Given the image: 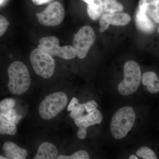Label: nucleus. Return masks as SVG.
Listing matches in <instances>:
<instances>
[{
  "label": "nucleus",
  "instance_id": "obj_16",
  "mask_svg": "<svg viewBox=\"0 0 159 159\" xmlns=\"http://www.w3.org/2000/svg\"><path fill=\"white\" fill-rule=\"evenodd\" d=\"M16 132L17 128L15 123L6 120L0 114V134L14 135Z\"/></svg>",
  "mask_w": 159,
  "mask_h": 159
},
{
  "label": "nucleus",
  "instance_id": "obj_12",
  "mask_svg": "<svg viewBox=\"0 0 159 159\" xmlns=\"http://www.w3.org/2000/svg\"><path fill=\"white\" fill-rule=\"evenodd\" d=\"M136 24L139 30L147 34L153 32L155 29L154 22L145 12L139 9L135 16Z\"/></svg>",
  "mask_w": 159,
  "mask_h": 159
},
{
  "label": "nucleus",
  "instance_id": "obj_31",
  "mask_svg": "<svg viewBox=\"0 0 159 159\" xmlns=\"http://www.w3.org/2000/svg\"><path fill=\"white\" fill-rule=\"evenodd\" d=\"M0 159H8L6 157L2 156H0Z\"/></svg>",
  "mask_w": 159,
  "mask_h": 159
},
{
  "label": "nucleus",
  "instance_id": "obj_11",
  "mask_svg": "<svg viewBox=\"0 0 159 159\" xmlns=\"http://www.w3.org/2000/svg\"><path fill=\"white\" fill-rule=\"evenodd\" d=\"M139 9L159 24V0H140Z\"/></svg>",
  "mask_w": 159,
  "mask_h": 159
},
{
  "label": "nucleus",
  "instance_id": "obj_25",
  "mask_svg": "<svg viewBox=\"0 0 159 159\" xmlns=\"http://www.w3.org/2000/svg\"><path fill=\"white\" fill-rule=\"evenodd\" d=\"M85 109L87 112L90 113L91 112L96 110L98 107V104L94 100H90L84 103Z\"/></svg>",
  "mask_w": 159,
  "mask_h": 159
},
{
  "label": "nucleus",
  "instance_id": "obj_24",
  "mask_svg": "<svg viewBox=\"0 0 159 159\" xmlns=\"http://www.w3.org/2000/svg\"><path fill=\"white\" fill-rule=\"evenodd\" d=\"M9 25V22L6 18L0 15V37L2 36L6 33Z\"/></svg>",
  "mask_w": 159,
  "mask_h": 159
},
{
  "label": "nucleus",
  "instance_id": "obj_27",
  "mask_svg": "<svg viewBox=\"0 0 159 159\" xmlns=\"http://www.w3.org/2000/svg\"><path fill=\"white\" fill-rule=\"evenodd\" d=\"M79 104L78 99L76 97H73L68 106L67 111H71L74 108H75V107H77Z\"/></svg>",
  "mask_w": 159,
  "mask_h": 159
},
{
  "label": "nucleus",
  "instance_id": "obj_9",
  "mask_svg": "<svg viewBox=\"0 0 159 159\" xmlns=\"http://www.w3.org/2000/svg\"><path fill=\"white\" fill-rule=\"evenodd\" d=\"M131 18L128 14L124 13H107L102 15L99 20V31L103 32L107 30L110 25L125 26L128 25Z\"/></svg>",
  "mask_w": 159,
  "mask_h": 159
},
{
  "label": "nucleus",
  "instance_id": "obj_26",
  "mask_svg": "<svg viewBox=\"0 0 159 159\" xmlns=\"http://www.w3.org/2000/svg\"><path fill=\"white\" fill-rule=\"evenodd\" d=\"M158 81H155L146 86L147 90L152 94H156L159 92V84Z\"/></svg>",
  "mask_w": 159,
  "mask_h": 159
},
{
  "label": "nucleus",
  "instance_id": "obj_14",
  "mask_svg": "<svg viewBox=\"0 0 159 159\" xmlns=\"http://www.w3.org/2000/svg\"><path fill=\"white\" fill-rule=\"evenodd\" d=\"M3 149L8 159H25L28 155L26 149L20 148L15 143L7 142L4 143Z\"/></svg>",
  "mask_w": 159,
  "mask_h": 159
},
{
  "label": "nucleus",
  "instance_id": "obj_15",
  "mask_svg": "<svg viewBox=\"0 0 159 159\" xmlns=\"http://www.w3.org/2000/svg\"><path fill=\"white\" fill-rule=\"evenodd\" d=\"M87 4V12L91 19L96 20L101 16L103 10L102 0H82Z\"/></svg>",
  "mask_w": 159,
  "mask_h": 159
},
{
  "label": "nucleus",
  "instance_id": "obj_20",
  "mask_svg": "<svg viewBox=\"0 0 159 159\" xmlns=\"http://www.w3.org/2000/svg\"><path fill=\"white\" fill-rule=\"evenodd\" d=\"M16 104L15 100L12 98H6L0 102V113L6 112L14 108Z\"/></svg>",
  "mask_w": 159,
  "mask_h": 159
},
{
  "label": "nucleus",
  "instance_id": "obj_13",
  "mask_svg": "<svg viewBox=\"0 0 159 159\" xmlns=\"http://www.w3.org/2000/svg\"><path fill=\"white\" fill-rule=\"evenodd\" d=\"M58 149L54 144L48 142H43L39 145L34 159H55L58 157Z\"/></svg>",
  "mask_w": 159,
  "mask_h": 159
},
{
  "label": "nucleus",
  "instance_id": "obj_6",
  "mask_svg": "<svg viewBox=\"0 0 159 159\" xmlns=\"http://www.w3.org/2000/svg\"><path fill=\"white\" fill-rule=\"evenodd\" d=\"M59 39L54 36H47L39 39L38 48L44 51L52 57L57 56L65 60L74 59L76 52L71 46L60 47Z\"/></svg>",
  "mask_w": 159,
  "mask_h": 159
},
{
  "label": "nucleus",
  "instance_id": "obj_23",
  "mask_svg": "<svg viewBox=\"0 0 159 159\" xmlns=\"http://www.w3.org/2000/svg\"><path fill=\"white\" fill-rule=\"evenodd\" d=\"M85 110L84 103L83 104L79 103L78 106L75 107V108L71 111L70 114V116L72 119L75 120V119H77L83 116Z\"/></svg>",
  "mask_w": 159,
  "mask_h": 159
},
{
  "label": "nucleus",
  "instance_id": "obj_1",
  "mask_svg": "<svg viewBox=\"0 0 159 159\" xmlns=\"http://www.w3.org/2000/svg\"><path fill=\"white\" fill-rule=\"evenodd\" d=\"M9 81L8 89L14 95L25 93L31 84V78L25 65L20 61L11 64L8 70Z\"/></svg>",
  "mask_w": 159,
  "mask_h": 159
},
{
  "label": "nucleus",
  "instance_id": "obj_32",
  "mask_svg": "<svg viewBox=\"0 0 159 159\" xmlns=\"http://www.w3.org/2000/svg\"><path fill=\"white\" fill-rule=\"evenodd\" d=\"M3 2V0H0V4L2 3V2Z\"/></svg>",
  "mask_w": 159,
  "mask_h": 159
},
{
  "label": "nucleus",
  "instance_id": "obj_19",
  "mask_svg": "<svg viewBox=\"0 0 159 159\" xmlns=\"http://www.w3.org/2000/svg\"><path fill=\"white\" fill-rule=\"evenodd\" d=\"M90 156L87 152L81 150L76 152L70 156L61 155L57 159H89Z\"/></svg>",
  "mask_w": 159,
  "mask_h": 159
},
{
  "label": "nucleus",
  "instance_id": "obj_5",
  "mask_svg": "<svg viewBox=\"0 0 159 159\" xmlns=\"http://www.w3.org/2000/svg\"><path fill=\"white\" fill-rule=\"evenodd\" d=\"M30 59L32 68L38 75L45 79H49L53 76L55 67L53 57L37 48L31 51Z\"/></svg>",
  "mask_w": 159,
  "mask_h": 159
},
{
  "label": "nucleus",
  "instance_id": "obj_21",
  "mask_svg": "<svg viewBox=\"0 0 159 159\" xmlns=\"http://www.w3.org/2000/svg\"><path fill=\"white\" fill-rule=\"evenodd\" d=\"M0 114L6 120L15 124L17 123L21 119L20 116L18 115L16 110L14 108L6 112L0 113Z\"/></svg>",
  "mask_w": 159,
  "mask_h": 159
},
{
  "label": "nucleus",
  "instance_id": "obj_34",
  "mask_svg": "<svg viewBox=\"0 0 159 159\" xmlns=\"http://www.w3.org/2000/svg\"><path fill=\"white\" fill-rule=\"evenodd\" d=\"M112 1H117V0H112Z\"/></svg>",
  "mask_w": 159,
  "mask_h": 159
},
{
  "label": "nucleus",
  "instance_id": "obj_22",
  "mask_svg": "<svg viewBox=\"0 0 159 159\" xmlns=\"http://www.w3.org/2000/svg\"><path fill=\"white\" fill-rule=\"evenodd\" d=\"M159 80L157 74L153 72H145L142 77V84L145 86L155 81H159Z\"/></svg>",
  "mask_w": 159,
  "mask_h": 159
},
{
  "label": "nucleus",
  "instance_id": "obj_4",
  "mask_svg": "<svg viewBox=\"0 0 159 159\" xmlns=\"http://www.w3.org/2000/svg\"><path fill=\"white\" fill-rule=\"evenodd\" d=\"M124 79L118 85L119 93L128 96L138 90L141 79L142 73L140 66L135 61H129L124 65Z\"/></svg>",
  "mask_w": 159,
  "mask_h": 159
},
{
  "label": "nucleus",
  "instance_id": "obj_33",
  "mask_svg": "<svg viewBox=\"0 0 159 159\" xmlns=\"http://www.w3.org/2000/svg\"><path fill=\"white\" fill-rule=\"evenodd\" d=\"M158 31L159 33V27L158 28Z\"/></svg>",
  "mask_w": 159,
  "mask_h": 159
},
{
  "label": "nucleus",
  "instance_id": "obj_10",
  "mask_svg": "<svg viewBox=\"0 0 159 159\" xmlns=\"http://www.w3.org/2000/svg\"><path fill=\"white\" fill-rule=\"evenodd\" d=\"M102 119V113L97 109L74 120L75 125L79 128L88 129L89 126L100 124Z\"/></svg>",
  "mask_w": 159,
  "mask_h": 159
},
{
  "label": "nucleus",
  "instance_id": "obj_29",
  "mask_svg": "<svg viewBox=\"0 0 159 159\" xmlns=\"http://www.w3.org/2000/svg\"><path fill=\"white\" fill-rule=\"evenodd\" d=\"M53 0H31L33 3L37 6L43 5L51 2Z\"/></svg>",
  "mask_w": 159,
  "mask_h": 159
},
{
  "label": "nucleus",
  "instance_id": "obj_28",
  "mask_svg": "<svg viewBox=\"0 0 159 159\" xmlns=\"http://www.w3.org/2000/svg\"><path fill=\"white\" fill-rule=\"evenodd\" d=\"M87 129L79 128L77 132V136L80 140H84L86 137L87 134Z\"/></svg>",
  "mask_w": 159,
  "mask_h": 159
},
{
  "label": "nucleus",
  "instance_id": "obj_3",
  "mask_svg": "<svg viewBox=\"0 0 159 159\" xmlns=\"http://www.w3.org/2000/svg\"><path fill=\"white\" fill-rule=\"evenodd\" d=\"M68 97L65 93L57 92L47 96L41 102L39 107L40 117L45 120L54 119L66 107Z\"/></svg>",
  "mask_w": 159,
  "mask_h": 159
},
{
  "label": "nucleus",
  "instance_id": "obj_8",
  "mask_svg": "<svg viewBox=\"0 0 159 159\" xmlns=\"http://www.w3.org/2000/svg\"><path fill=\"white\" fill-rule=\"evenodd\" d=\"M39 22L45 26L52 27L60 25L64 18L65 11L59 2H54L44 11L36 13Z\"/></svg>",
  "mask_w": 159,
  "mask_h": 159
},
{
  "label": "nucleus",
  "instance_id": "obj_35",
  "mask_svg": "<svg viewBox=\"0 0 159 159\" xmlns=\"http://www.w3.org/2000/svg\"><path fill=\"white\" fill-rule=\"evenodd\" d=\"M158 83H159V81H158Z\"/></svg>",
  "mask_w": 159,
  "mask_h": 159
},
{
  "label": "nucleus",
  "instance_id": "obj_17",
  "mask_svg": "<svg viewBox=\"0 0 159 159\" xmlns=\"http://www.w3.org/2000/svg\"><path fill=\"white\" fill-rule=\"evenodd\" d=\"M103 10L107 13H114L122 11L123 6L117 1L103 0Z\"/></svg>",
  "mask_w": 159,
  "mask_h": 159
},
{
  "label": "nucleus",
  "instance_id": "obj_18",
  "mask_svg": "<svg viewBox=\"0 0 159 159\" xmlns=\"http://www.w3.org/2000/svg\"><path fill=\"white\" fill-rule=\"evenodd\" d=\"M136 154L138 157L144 159H157L156 154L153 150L147 146H143L137 151Z\"/></svg>",
  "mask_w": 159,
  "mask_h": 159
},
{
  "label": "nucleus",
  "instance_id": "obj_2",
  "mask_svg": "<svg viewBox=\"0 0 159 159\" xmlns=\"http://www.w3.org/2000/svg\"><path fill=\"white\" fill-rule=\"evenodd\" d=\"M135 119V112L131 107H123L119 109L111 121L112 135L118 140L125 138L133 127Z\"/></svg>",
  "mask_w": 159,
  "mask_h": 159
},
{
  "label": "nucleus",
  "instance_id": "obj_30",
  "mask_svg": "<svg viewBox=\"0 0 159 159\" xmlns=\"http://www.w3.org/2000/svg\"><path fill=\"white\" fill-rule=\"evenodd\" d=\"M129 159H139V158L138 157L136 156L135 155H131L129 157Z\"/></svg>",
  "mask_w": 159,
  "mask_h": 159
},
{
  "label": "nucleus",
  "instance_id": "obj_7",
  "mask_svg": "<svg viewBox=\"0 0 159 159\" xmlns=\"http://www.w3.org/2000/svg\"><path fill=\"white\" fill-rule=\"evenodd\" d=\"M96 35L93 29L89 26H83L74 34L73 48L78 58H85L93 44Z\"/></svg>",
  "mask_w": 159,
  "mask_h": 159
}]
</instances>
